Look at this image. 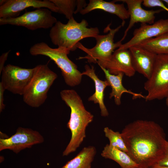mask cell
Instances as JSON below:
<instances>
[{"mask_svg": "<svg viewBox=\"0 0 168 168\" xmlns=\"http://www.w3.org/2000/svg\"><path fill=\"white\" fill-rule=\"evenodd\" d=\"M121 133L128 154L139 168L152 167L163 158L167 141L163 129L155 122L135 120Z\"/></svg>", "mask_w": 168, "mask_h": 168, "instance_id": "obj_1", "label": "cell"}, {"mask_svg": "<svg viewBox=\"0 0 168 168\" xmlns=\"http://www.w3.org/2000/svg\"><path fill=\"white\" fill-rule=\"evenodd\" d=\"M60 95L71 110L67 127L70 130L71 137L63 152V156H65L75 152L82 144L86 137V128L92 121L94 116L86 109L81 98L74 90H63Z\"/></svg>", "mask_w": 168, "mask_h": 168, "instance_id": "obj_2", "label": "cell"}, {"mask_svg": "<svg viewBox=\"0 0 168 168\" xmlns=\"http://www.w3.org/2000/svg\"><path fill=\"white\" fill-rule=\"evenodd\" d=\"M85 19L77 22L73 17L63 24L58 21L50 29L49 36L53 44L66 48L70 51L75 50L81 40L88 37L95 38L99 34L97 27L88 28Z\"/></svg>", "mask_w": 168, "mask_h": 168, "instance_id": "obj_3", "label": "cell"}, {"mask_svg": "<svg viewBox=\"0 0 168 168\" xmlns=\"http://www.w3.org/2000/svg\"><path fill=\"white\" fill-rule=\"evenodd\" d=\"M70 52L68 49L62 47L52 48L44 42L35 44L29 50L32 55H44L53 60L60 69L66 84L74 87L81 83L82 75L78 70L77 65L68 57Z\"/></svg>", "mask_w": 168, "mask_h": 168, "instance_id": "obj_4", "label": "cell"}, {"mask_svg": "<svg viewBox=\"0 0 168 168\" xmlns=\"http://www.w3.org/2000/svg\"><path fill=\"white\" fill-rule=\"evenodd\" d=\"M34 68L33 76L22 96L26 104L32 107L38 108L46 101L48 92L58 76L48 64L38 65Z\"/></svg>", "mask_w": 168, "mask_h": 168, "instance_id": "obj_5", "label": "cell"}, {"mask_svg": "<svg viewBox=\"0 0 168 168\" xmlns=\"http://www.w3.org/2000/svg\"><path fill=\"white\" fill-rule=\"evenodd\" d=\"M146 101L160 100L168 96V54L157 55L152 72L144 83Z\"/></svg>", "mask_w": 168, "mask_h": 168, "instance_id": "obj_6", "label": "cell"}, {"mask_svg": "<svg viewBox=\"0 0 168 168\" xmlns=\"http://www.w3.org/2000/svg\"><path fill=\"white\" fill-rule=\"evenodd\" d=\"M122 26L120 25L114 29H111L108 25L104 31L108 32L105 35H97L95 37L96 45L93 47L87 48L79 42L77 48L87 54L85 56L79 57L78 59H86L89 63H99L108 60L114 52V50L118 48L122 44V40L116 43L114 42V38L115 34Z\"/></svg>", "mask_w": 168, "mask_h": 168, "instance_id": "obj_7", "label": "cell"}, {"mask_svg": "<svg viewBox=\"0 0 168 168\" xmlns=\"http://www.w3.org/2000/svg\"><path fill=\"white\" fill-rule=\"evenodd\" d=\"M57 21L51 10L42 8L26 12L15 17L0 18V25L22 26L34 30L40 29H51Z\"/></svg>", "mask_w": 168, "mask_h": 168, "instance_id": "obj_8", "label": "cell"}, {"mask_svg": "<svg viewBox=\"0 0 168 168\" xmlns=\"http://www.w3.org/2000/svg\"><path fill=\"white\" fill-rule=\"evenodd\" d=\"M34 71V68H23L8 64L5 66L2 71L1 82L6 90L13 94L22 96Z\"/></svg>", "mask_w": 168, "mask_h": 168, "instance_id": "obj_9", "label": "cell"}, {"mask_svg": "<svg viewBox=\"0 0 168 168\" xmlns=\"http://www.w3.org/2000/svg\"><path fill=\"white\" fill-rule=\"evenodd\" d=\"M44 141L43 137L38 131L19 127L16 133L11 136L7 139H0V151L8 149L17 154L22 150Z\"/></svg>", "mask_w": 168, "mask_h": 168, "instance_id": "obj_10", "label": "cell"}, {"mask_svg": "<svg viewBox=\"0 0 168 168\" xmlns=\"http://www.w3.org/2000/svg\"><path fill=\"white\" fill-rule=\"evenodd\" d=\"M167 33H168V18L161 19L151 25L141 23L139 28L134 30L131 39L122 44L118 49H128L145 40Z\"/></svg>", "mask_w": 168, "mask_h": 168, "instance_id": "obj_11", "label": "cell"}, {"mask_svg": "<svg viewBox=\"0 0 168 168\" xmlns=\"http://www.w3.org/2000/svg\"><path fill=\"white\" fill-rule=\"evenodd\" d=\"M30 7L47 8L52 12L58 13L57 7L50 0H6L0 6V18L18 16L21 12Z\"/></svg>", "mask_w": 168, "mask_h": 168, "instance_id": "obj_12", "label": "cell"}, {"mask_svg": "<svg viewBox=\"0 0 168 168\" xmlns=\"http://www.w3.org/2000/svg\"><path fill=\"white\" fill-rule=\"evenodd\" d=\"M100 67L107 69L112 74L122 73L131 77L135 74L131 56L128 49H117L107 60L97 63Z\"/></svg>", "mask_w": 168, "mask_h": 168, "instance_id": "obj_13", "label": "cell"}, {"mask_svg": "<svg viewBox=\"0 0 168 168\" xmlns=\"http://www.w3.org/2000/svg\"><path fill=\"white\" fill-rule=\"evenodd\" d=\"M114 1L126 3L129 14L130 21L121 39L122 41L125 38L129 30L136 23L140 22L141 24H152L154 23L155 15L164 11L162 9L156 10H145L142 7V0H117Z\"/></svg>", "mask_w": 168, "mask_h": 168, "instance_id": "obj_14", "label": "cell"}, {"mask_svg": "<svg viewBox=\"0 0 168 168\" xmlns=\"http://www.w3.org/2000/svg\"><path fill=\"white\" fill-rule=\"evenodd\" d=\"M128 49L136 72L149 78L153 70L157 54L138 45L131 47Z\"/></svg>", "mask_w": 168, "mask_h": 168, "instance_id": "obj_15", "label": "cell"}, {"mask_svg": "<svg viewBox=\"0 0 168 168\" xmlns=\"http://www.w3.org/2000/svg\"><path fill=\"white\" fill-rule=\"evenodd\" d=\"M85 71L82 73L90 77L93 80L95 83V91L94 93L88 99L89 101L93 102L94 104H98L100 110V114L102 117L108 116L109 112L104 103V91L105 88L110 86L107 80L105 81L100 80L95 72L94 67H91L88 65L85 66Z\"/></svg>", "mask_w": 168, "mask_h": 168, "instance_id": "obj_16", "label": "cell"}, {"mask_svg": "<svg viewBox=\"0 0 168 168\" xmlns=\"http://www.w3.org/2000/svg\"><path fill=\"white\" fill-rule=\"evenodd\" d=\"M114 0L109 2L103 0H90L86 7L80 13L85 15L95 10H101L116 15L122 20L121 25L123 26L125 20L130 17L129 13L124 4H116Z\"/></svg>", "mask_w": 168, "mask_h": 168, "instance_id": "obj_17", "label": "cell"}, {"mask_svg": "<svg viewBox=\"0 0 168 168\" xmlns=\"http://www.w3.org/2000/svg\"><path fill=\"white\" fill-rule=\"evenodd\" d=\"M103 71L107 80L111 88V91L110 93L109 98L114 97L115 104L117 105L121 104V99L122 94L124 93H128L133 96V99L143 98L145 99V96L141 93H136L125 88L122 84V79L124 74L119 73L115 75L110 74L107 69L100 67Z\"/></svg>", "mask_w": 168, "mask_h": 168, "instance_id": "obj_18", "label": "cell"}, {"mask_svg": "<svg viewBox=\"0 0 168 168\" xmlns=\"http://www.w3.org/2000/svg\"><path fill=\"white\" fill-rule=\"evenodd\" d=\"M101 155L105 159L115 161L121 168H139V166L127 153L112 147L108 144L104 147Z\"/></svg>", "mask_w": 168, "mask_h": 168, "instance_id": "obj_19", "label": "cell"}, {"mask_svg": "<svg viewBox=\"0 0 168 168\" xmlns=\"http://www.w3.org/2000/svg\"><path fill=\"white\" fill-rule=\"evenodd\" d=\"M96 152L94 146L85 147L61 168H91Z\"/></svg>", "mask_w": 168, "mask_h": 168, "instance_id": "obj_20", "label": "cell"}, {"mask_svg": "<svg viewBox=\"0 0 168 168\" xmlns=\"http://www.w3.org/2000/svg\"><path fill=\"white\" fill-rule=\"evenodd\" d=\"M138 45L157 55L168 54V33L143 41Z\"/></svg>", "mask_w": 168, "mask_h": 168, "instance_id": "obj_21", "label": "cell"}, {"mask_svg": "<svg viewBox=\"0 0 168 168\" xmlns=\"http://www.w3.org/2000/svg\"><path fill=\"white\" fill-rule=\"evenodd\" d=\"M103 131L105 137L109 141L110 146L128 153V150L121 133L114 131L107 127L104 128Z\"/></svg>", "mask_w": 168, "mask_h": 168, "instance_id": "obj_22", "label": "cell"}, {"mask_svg": "<svg viewBox=\"0 0 168 168\" xmlns=\"http://www.w3.org/2000/svg\"><path fill=\"white\" fill-rule=\"evenodd\" d=\"M58 9V13L63 14L68 20L73 17L75 8L77 7V0H50Z\"/></svg>", "mask_w": 168, "mask_h": 168, "instance_id": "obj_23", "label": "cell"}, {"mask_svg": "<svg viewBox=\"0 0 168 168\" xmlns=\"http://www.w3.org/2000/svg\"><path fill=\"white\" fill-rule=\"evenodd\" d=\"M142 4L147 7H159L168 12V8L165 5L162 0H143Z\"/></svg>", "mask_w": 168, "mask_h": 168, "instance_id": "obj_24", "label": "cell"}, {"mask_svg": "<svg viewBox=\"0 0 168 168\" xmlns=\"http://www.w3.org/2000/svg\"><path fill=\"white\" fill-rule=\"evenodd\" d=\"M157 165L163 166H168V141H167L165 147L164 155L162 159Z\"/></svg>", "mask_w": 168, "mask_h": 168, "instance_id": "obj_25", "label": "cell"}, {"mask_svg": "<svg viewBox=\"0 0 168 168\" xmlns=\"http://www.w3.org/2000/svg\"><path fill=\"white\" fill-rule=\"evenodd\" d=\"M5 89L2 85V83L0 82V112H2L4 109L5 105L4 103V92Z\"/></svg>", "mask_w": 168, "mask_h": 168, "instance_id": "obj_26", "label": "cell"}, {"mask_svg": "<svg viewBox=\"0 0 168 168\" xmlns=\"http://www.w3.org/2000/svg\"><path fill=\"white\" fill-rule=\"evenodd\" d=\"M10 51L9 50L7 52L2 54L0 57V74L4 67V63L7 59L8 55Z\"/></svg>", "mask_w": 168, "mask_h": 168, "instance_id": "obj_27", "label": "cell"}, {"mask_svg": "<svg viewBox=\"0 0 168 168\" xmlns=\"http://www.w3.org/2000/svg\"><path fill=\"white\" fill-rule=\"evenodd\" d=\"M154 168H168V166H163L156 164L152 166Z\"/></svg>", "mask_w": 168, "mask_h": 168, "instance_id": "obj_28", "label": "cell"}, {"mask_svg": "<svg viewBox=\"0 0 168 168\" xmlns=\"http://www.w3.org/2000/svg\"><path fill=\"white\" fill-rule=\"evenodd\" d=\"M6 0H0V6L4 4L6 2Z\"/></svg>", "mask_w": 168, "mask_h": 168, "instance_id": "obj_29", "label": "cell"}, {"mask_svg": "<svg viewBox=\"0 0 168 168\" xmlns=\"http://www.w3.org/2000/svg\"><path fill=\"white\" fill-rule=\"evenodd\" d=\"M166 105L168 108V96L166 98Z\"/></svg>", "mask_w": 168, "mask_h": 168, "instance_id": "obj_30", "label": "cell"}, {"mask_svg": "<svg viewBox=\"0 0 168 168\" xmlns=\"http://www.w3.org/2000/svg\"><path fill=\"white\" fill-rule=\"evenodd\" d=\"M162 1L163 2H165L166 4L168 6V0H163Z\"/></svg>", "mask_w": 168, "mask_h": 168, "instance_id": "obj_31", "label": "cell"}, {"mask_svg": "<svg viewBox=\"0 0 168 168\" xmlns=\"http://www.w3.org/2000/svg\"><path fill=\"white\" fill-rule=\"evenodd\" d=\"M144 168H154L152 166V167H150Z\"/></svg>", "mask_w": 168, "mask_h": 168, "instance_id": "obj_32", "label": "cell"}]
</instances>
